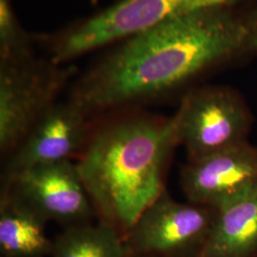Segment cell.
<instances>
[{
	"mask_svg": "<svg viewBox=\"0 0 257 257\" xmlns=\"http://www.w3.org/2000/svg\"><path fill=\"white\" fill-rule=\"evenodd\" d=\"M257 58V4L164 20L124 39L76 79L68 101L88 116L156 100Z\"/></svg>",
	"mask_w": 257,
	"mask_h": 257,
	"instance_id": "obj_1",
	"label": "cell"
},
{
	"mask_svg": "<svg viewBox=\"0 0 257 257\" xmlns=\"http://www.w3.org/2000/svg\"><path fill=\"white\" fill-rule=\"evenodd\" d=\"M179 138L175 115L121 116L91 131L75 163L99 221L124 237L165 192V172Z\"/></svg>",
	"mask_w": 257,
	"mask_h": 257,
	"instance_id": "obj_2",
	"label": "cell"
},
{
	"mask_svg": "<svg viewBox=\"0 0 257 257\" xmlns=\"http://www.w3.org/2000/svg\"><path fill=\"white\" fill-rule=\"evenodd\" d=\"M76 72L32 54L0 59V151L6 157L19 147Z\"/></svg>",
	"mask_w": 257,
	"mask_h": 257,
	"instance_id": "obj_3",
	"label": "cell"
},
{
	"mask_svg": "<svg viewBox=\"0 0 257 257\" xmlns=\"http://www.w3.org/2000/svg\"><path fill=\"white\" fill-rule=\"evenodd\" d=\"M179 145L195 160L248 141L253 115L242 94L228 86L193 87L175 114Z\"/></svg>",
	"mask_w": 257,
	"mask_h": 257,
	"instance_id": "obj_4",
	"label": "cell"
},
{
	"mask_svg": "<svg viewBox=\"0 0 257 257\" xmlns=\"http://www.w3.org/2000/svg\"><path fill=\"white\" fill-rule=\"evenodd\" d=\"M215 208L175 201L164 192L124 236L130 256L193 257L211 230Z\"/></svg>",
	"mask_w": 257,
	"mask_h": 257,
	"instance_id": "obj_5",
	"label": "cell"
},
{
	"mask_svg": "<svg viewBox=\"0 0 257 257\" xmlns=\"http://www.w3.org/2000/svg\"><path fill=\"white\" fill-rule=\"evenodd\" d=\"M41 214L67 227L89 223L95 214L75 163L71 159L35 166L2 181Z\"/></svg>",
	"mask_w": 257,
	"mask_h": 257,
	"instance_id": "obj_6",
	"label": "cell"
},
{
	"mask_svg": "<svg viewBox=\"0 0 257 257\" xmlns=\"http://www.w3.org/2000/svg\"><path fill=\"white\" fill-rule=\"evenodd\" d=\"M180 184L189 202L218 208L257 186V147L245 142L188 160Z\"/></svg>",
	"mask_w": 257,
	"mask_h": 257,
	"instance_id": "obj_7",
	"label": "cell"
},
{
	"mask_svg": "<svg viewBox=\"0 0 257 257\" xmlns=\"http://www.w3.org/2000/svg\"><path fill=\"white\" fill-rule=\"evenodd\" d=\"M89 117L70 101L56 103L37 121L8 157L3 180L29 168L55 163L80 155L91 128Z\"/></svg>",
	"mask_w": 257,
	"mask_h": 257,
	"instance_id": "obj_8",
	"label": "cell"
},
{
	"mask_svg": "<svg viewBox=\"0 0 257 257\" xmlns=\"http://www.w3.org/2000/svg\"><path fill=\"white\" fill-rule=\"evenodd\" d=\"M193 257H257V186L215 209L211 230Z\"/></svg>",
	"mask_w": 257,
	"mask_h": 257,
	"instance_id": "obj_9",
	"label": "cell"
},
{
	"mask_svg": "<svg viewBox=\"0 0 257 257\" xmlns=\"http://www.w3.org/2000/svg\"><path fill=\"white\" fill-rule=\"evenodd\" d=\"M48 221L10 190H1L0 251L5 257H43L54 242L46 234Z\"/></svg>",
	"mask_w": 257,
	"mask_h": 257,
	"instance_id": "obj_10",
	"label": "cell"
},
{
	"mask_svg": "<svg viewBox=\"0 0 257 257\" xmlns=\"http://www.w3.org/2000/svg\"><path fill=\"white\" fill-rule=\"evenodd\" d=\"M53 257H128L124 237L110 225L85 223L67 227L54 242Z\"/></svg>",
	"mask_w": 257,
	"mask_h": 257,
	"instance_id": "obj_11",
	"label": "cell"
},
{
	"mask_svg": "<svg viewBox=\"0 0 257 257\" xmlns=\"http://www.w3.org/2000/svg\"><path fill=\"white\" fill-rule=\"evenodd\" d=\"M32 54L25 31L21 28L10 0H0V59H14Z\"/></svg>",
	"mask_w": 257,
	"mask_h": 257,
	"instance_id": "obj_12",
	"label": "cell"
},
{
	"mask_svg": "<svg viewBox=\"0 0 257 257\" xmlns=\"http://www.w3.org/2000/svg\"><path fill=\"white\" fill-rule=\"evenodd\" d=\"M128 257H150V256H128Z\"/></svg>",
	"mask_w": 257,
	"mask_h": 257,
	"instance_id": "obj_13",
	"label": "cell"
}]
</instances>
